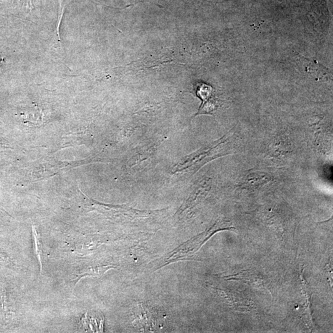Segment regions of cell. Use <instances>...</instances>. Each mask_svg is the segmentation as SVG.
Listing matches in <instances>:
<instances>
[{
  "mask_svg": "<svg viewBox=\"0 0 333 333\" xmlns=\"http://www.w3.org/2000/svg\"><path fill=\"white\" fill-rule=\"evenodd\" d=\"M227 280H236L246 282V284L252 285L253 286L260 288V289H266L268 286V282L262 277L258 276L257 274L252 273L249 271L240 272L237 274H232L226 276Z\"/></svg>",
  "mask_w": 333,
  "mask_h": 333,
  "instance_id": "6da1fadb",
  "label": "cell"
},
{
  "mask_svg": "<svg viewBox=\"0 0 333 333\" xmlns=\"http://www.w3.org/2000/svg\"><path fill=\"white\" fill-rule=\"evenodd\" d=\"M112 268V266H90L80 270L76 274V284L80 281L82 278L86 276H100L106 272L108 270Z\"/></svg>",
  "mask_w": 333,
  "mask_h": 333,
  "instance_id": "7a4b0ae2",
  "label": "cell"
},
{
  "mask_svg": "<svg viewBox=\"0 0 333 333\" xmlns=\"http://www.w3.org/2000/svg\"><path fill=\"white\" fill-rule=\"evenodd\" d=\"M32 235L34 243V250H35V252L36 256L37 259H38L40 266V271H42V242L40 235L39 232L37 231L36 226H34V224H32Z\"/></svg>",
  "mask_w": 333,
  "mask_h": 333,
  "instance_id": "3957f363",
  "label": "cell"
},
{
  "mask_svg": "<svg viewBox=\"0 0 333 333\" xmlns=\"http://www.w3.org/2000/svg\"><path fill=\"white\" fill-rule=\"evenodd\" d=\"M59 2L60 4V9L59 12V21H58V23H59V25H58V28H59L60 18H62V17L63 12H64L65 8L66 6H68V4H70V0H59Z\"/></svg>",
  "mask_w": 333,
  "mask_h": 333,
  "instance_id": "277c9868",
  "label": "cell"
},
{
  "mask_svg": "<svg viewBox=\"0 0 333 333\" xmlns=\"http://www.w3.org/2000/svg\"><path fill=\"white\" fill-rule=\"evenodd\" d=\"M0 263L2 264H8L10 263L8 256L5 254L4 253L0 252Z\"/></svg>",
  "mask_w": 333,
  "mask_h": 333,
  "instance_id": "5b68a950",
  "label": "cell"
}]
</instances>
